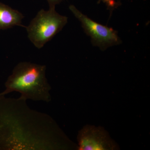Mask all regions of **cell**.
I'll use <instances>...</instances> for the list:
<instances>
[{
    "label": "cell",
    "mask_w": 150,
    "mask_h": 150,
    "mask_svg": "<svg viewBox=\"0 0 150 150\" xmlns=\"http://www.w3.org/2000/svg\"><path fill=\"white\" fill-rule=\"evenodd\" d=\"M50 115L0 95V150L76 149Z\"/></svg>",
    "instance_id": "obj_1"
},
{
    "label": "cell",
    "mask_w": 150,
    "mask_h": 150,
    "mask_svg": "<svg viewBox=\"0 0 150 150\" xmlns=\"http://www.w3.org/2000/svg\"><path fill=\"white\" fill-rule=\"evenodd\" d=\"M46 70L45 65L29 62L18 63L6 81L5 90L0 95L17 92L21 99L50 102L51 88L46 77Z\"/></svg>",
    "instance_id": "obj_2"
},
{
    "label": "cell",
    "mask_w": 150,
    "mask_h": 150,
    "mask_svg": "<svg viewBox=\"0 0 150 150\" xmlns=\"http://www.w3.org/2000/svg\"><path fill=\"white\" fill-rule=\"evenodd\" d=\"M68 22V17L56 11L55 8L40 10L26 28L28 37L36 48H43L62 30Z\"/></svg>",
    "instance_id": "obj_3"
},
{
    "label": "cell",
    "mask_w": 150,
    "mask_h": 150,
    "mask_svg": "<svg viewBox=\"0 0 150 150\" xmlns=\"http://www.w3.org/2000/svg\"><path fill=\"white\" fill-rule=\"evenodd\" d=\"M69 8L80 22L85 33L91 38L93 46L99 47L103 51L109 47L120 45L122 43L116 30L94 21L73 5H70Z\"/></svg>",
    "instance_id": "obj_4"
},
{
    "label": "cell",
    "mask_w": 150,
    "mask_h": 150,
    "mask_svg": "<svg viewBox=\"0 0 150 150\" xmlns=\"http://www.w3.org/2000/svg\"><path fill=\"white\" fill-rule=\"evenodd\" d=\"M78 149L113 150L119 149L118 145L108 133L101 127L86 125L79 131Z\"/></svg>",
    "instance_id": "obj_5"
},
{
    "label": "cell",
    "mask_w": 150,
    "mask_h": 150,
    "mask_svg": "<svg viewBox=\"0 0 150 150\" xmlns=\"http://www.w3.org/2000/svg\"><path fill=\"white\" fill-rule=\"evenodd\" d=\"M23 14L0 2V30H6L15 26L25 27L22 24Z\"/></svg>",
    "instance_id": "obj_6"
},
{
    "label": "cell",
    "mask_w": 150,
    "mask_h": 150,
    "mask_svg": "<svg viewBox=\"0 0 150 150\" xmlns=\"http://www.w3.org/2000/svg\"><path fill=\"white\" fill-rule=\"evenodd\" d=\"M100 2L104 4L107 6V8L111 12L119 5V3L115 1V0H98V4Z\"/></svg>",
    "instance_id": "obj_7"
},
{
    "label": "cell",
    "mask_w": 150,
    "mask_h": 150,
    "mask_svg": "<svg viewBox=\"0 0 150 150\" xmlns=\"http://www.w3.org/2000/svg\"><path fill=\"white\" fill-rule=\"evenodd\" d=\"M64 0H46L49 5V8H56L57 5L59 4Z\"/></svg>",
    "instance_id": "obj_8"
}]
</instances>
